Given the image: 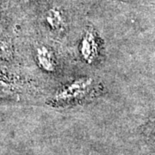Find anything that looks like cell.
<instances>
[{"mask_svg": "<svg viewBox=\"0 0 155 155\" xmlns=\"http://www.w3.org/2000/svg\"><path fill=\"white\" fill-rule=\"evenodd\" d=\"M16 48L14 37L11 32L0 26V60L10 62L14 61Z\"/></svg>", "mask_w": 155, "mask_h": 155, "instance_id": "5b68a950", "label": "cell"}, {"mask_svg": "<svg viewBox=\"0 0 155 155\" xmlns=\"http://www.w3.org/2000/svg\"><path fill=\"white\" fill-rule=\"evenodd\" d=\"M4 14H5V5L3 3V0H0V21L2 20Z\"/></svg>", "mask_w": 155, "mask_h": 155, "instance_id": "52a82bcc", "label": "cell"}, {"mask_svg": "<svg viewBox=\"0 0 155 155\" xmlns=\"http://www.w3.org/2000/svg\"><path fill=\"white\" fill-rule=\"evenodd\" d=\"M94 88L92 78L84 77L77 78L63 86L52 97L55 104H69L86 98Z\"/></svg>", "mask_w": 155, "mask_h": 155, "instance_id": "6da1fadb", "label": "cell"}, {"mask_svg": "<svg viewBox=\"0 0 155 155\" xmlns=\"http://www.w3.org/2000/svg\"><path fill=\"white\" fill-rule=\"evenodd\" d=\"M153 128H154V130H155V123H154V127H153Z\"/></svg>", "mask_w": 155, "mask_h": 155, "instance_id": "9c48e42d", "label": "cell"}, {"mask_svg": "<svg viewBox=\"0 0 155 155\" xmlns=\"http://www.w3.org/2000/svg\"><path fill=\"white\" fill-rule=\"evenodd\" d=\"M19 3H22V4H28V3H30L32 0H17Z\"/></svg>", "mask_w": 155, "mask_h": 155, "instance_id": "ba28073f", "label": "cell"}, {"mask_svg": "<svg viewBox=\"0 0 155 155\" xmlns=\"http://www.w3.org/2000/svg\"><path fill=\"white\" fill-rule=\"evenodd\" d=\"M98 42L95 33L91 30H87L82 38L80 43V54L87 63H93L98 55Z\"/></svg>", "mask_w": 155, "mask_h": 155, "instance_id": "277c9868", "label": "cell"}, {"mask_svg": "<svg viewBox=\"0 0 155 155\" xmlns=\"http://www.w3.org/2000/svg\"><path fill=\"white\" fill-rule=\"evenodd\" d=\"M43 21L50 29L55 31L61 30L65 25V18L63 13L59 9L50 8L43 15Z\"/></svg>", "mask_w": 155, "mask_h": 155, "instance_id": "8992f818", "label": "cell"}, {"mask_svg": "<svg viewBox=\"0 0 155 155\" xmlns=\"http://www.w3.org/2000/svg\"><path fill=\"white\" fill-rule=\"evenodd\" d=\"M30 94L29 85L15 74L0 75V103L23 101Z\"/></svg>", "mask_w": 155, "mask_h": 155, "instance_id": "7a4b0ae2", "label": "cell"}, {"mask_svg": "<svg viewBox=\"0 0 155 155\" xmlns=\"http://www.w3.org/2000/svg\"><path fill=\"white\" fill-rule=\"evenodd\" d=\"M32 56L35 65L44 72L55 71V60L53 51L47 45L35 43L32 47Z\"/></svg>", "mask_w": 155, "mask_h": 155, "instance_id": "3957f363", "label": "cell"}]
</instances>
